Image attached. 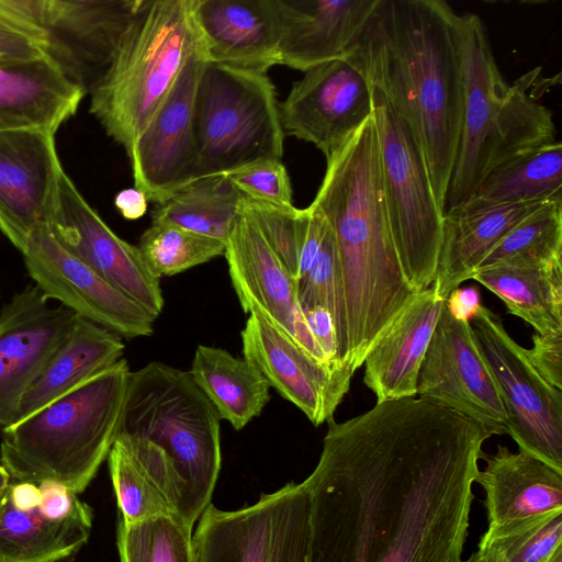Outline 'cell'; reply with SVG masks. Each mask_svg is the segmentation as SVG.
Returning a JSON list of instances; mask_svg holds the SVG:
<instances>
[{
  "label": "cell",
  "instance_id": "cell-14",
  "mask_svg": "<svg viewBox=\"0 0 562 562\" xmlns=\"http://www.w3.org/2000/svg\"><path fill=\"white\" fill-rule=\"evenodd\" d=\"M29 276L44 296L120 337L154 333L156 316L67 251L47 225L37 228L21 252Z\"/></svg>",
  "mask_w": 562,
  "mask_h": 562
},
{
  "label": "cell",
  "instance_id": "cell-46",
  "mask_svg": "<svg viewBox=\"0 0 562 562\" xmlns=\"http://www.w3.org/2000/svg\"><path fill=\"white\" fill-rule=\"evenodd\" d=\"M148 199L136 188L121 190L114 198V205L126 220H138L147 211Z\"/></svg>",
  "mask_w": 562,
  "mask_h": 562
},
{
  "label": "cell",
  "instance_id": "cell-1",
  "mask_svg": "<svg viewBox=\"0 0 562 562\" xmlns=\"http://www.w3.org/2000/svg\"><path fill=\"white\" fill-rule=\"evenodd\" d=\"M310 499L307 562H465L482 446L491 434L425 397L327 420Z\"/></svg>",
  "mask_w": 562,
  "mask_h": 562
},
{
  "label": "cell",
  "instance_id": "cell-27",
  "mask_svg": "<svg viewBox=\"0 0 562 562\" xmlns=\"http://www.w3.org/2000/svg\"><path fill=\"white\" fill-rule=\"evenodd\" d=\"M85 95L45 57L0 63V132L56 133L76 114Z\"/></svg>",
  "mask_w": 562,
  "mask_h": 562
},
{
  "label": "cell",
  "instance_id": "cell-19",
  "mask_svg": "<svg viewBox=\"0 0 562 562\" xmlns=\"http://www.w3.org/2000/svg\"><path fill=\"white\" fill-rule=\"evenodd\" d=\"M77 316L50 306L35 284H27L0 312V431L15 423L19 406Z\"/></svg>",
  "mask_w": 562,
  "mask_h": 562
},
{
  "label": "cell",
  "instance_id": "cell-48",
  "mask_svg": "<svg viewBox=\"0 0 562 562\" xmlns=\"http://www.w3.org/2000/svg\"><path fill=\"white\" fill-rule=\"evenodd\" d=\"M12 479L7 469L0 462V508L10 491Z\"/></svg>",
  "mask_w": 562,
  "mask_h": 562
},
{
  "label": "cell",
  "instance_id": "cell-37",
  "mask_svg": "<svg viewBox=\"0 0 562 562\" xmlns=\"http://www.w3.org/2000/svg\"><path fill=\"white\" fill-rule=\"evenodd\" d=\"M137 247L158 279L205 263L225 251V244L217 239L164 224H151Z\"/></svg>",
  "mask_w": 562,
  "mask_h": 562
},
{
  "label": "cell",
  "instance_id": "cell-18",
  "mask_svg": "<svg viewBox=\"0 0 562 562\" xmlns=\"http://www.w3.org/2000/svg\"><path fill=\"white\" fill-rule=\"evenodd\" d=\"M231 282L245 313L255 314L321 362L297 299L296 282L241 210L225 244Z\"/></svg>",
  "mask_w": 562,
  "mask_h": 562
},
{
  "label": "cell",
  "instance_id": "cell-29",
  "mask_svg": "<svg viewBox=\"0 0 562 562\" xmlns=\"http://www.w3.org/2000/svg\"><path fill=\"white\" fill-rule=\"evenodd\" d=\"M471 279L498 296L508 313L536 333L562 334V260L496 263L477 269Z\"/></svg>",
  "mask_w": 562,
  "mask_h": 562
},
{
  "label": "cell",
  "instance_id": "cell-41",
  "mask_svg": "<svg viewBox=\"0 0 562 562\" xmlns=\"http://www.w3.org/2000/svg\"><path fill=\"white\" fill-rule=\"evenodd\" d=\"M43 57L41 35L0 7V63Z\"/></svg>",
  "mask_w": 562,
  "mask_h": 562
},
{
  "label": "cell",
  "instance_id": "cell-21",
  "mask_svg": "<svg viewBox=\"0 0 562 562\" xmlns=\"http://www.w3.org/2000/svg\"><path fill=\"white\" fill-rule=\"evenodd\" d=\"M55 134L45 128L0 132V231L20 252L50 216L64 169Z\"/></svg>",
  "mask_w": 562,
  "mask_h": 562
},
{
  "label": "cell",
  "instance_id": "cell-36",
  "mask_svg": "<svg viewBox=\"0 0 562 562\" xmlns=\"http://www.w3.org/2000/svg\"><path fill=\"white\" fill-rule=\"evenodd\" d=\"M557 260H562V201L559 200L549 201L519 222L484 256L477 269L509 261Z\"/></svg>",
  "mask_w": 562,
  "mask_h": 562
},
{
  "label": "cell",
  "instance_id": "cell-13",
  "mask_svg": "<svg viewBox=\"0 0 562 562\" xmlns=\"http://www.w3.org/2000/svg\"><path fill=\"white\" fill-rule=\"evenodd\" d=\"M47 227L56 240L116 290L156 317L165 304L159 279L137 246L119 237L63 169Z\"/></svg>",
  "mask_w": 562,
  "mask_h": 562
},
{
  "label": "cell",
  "instance_id": "cell-38",
  "mask_svg": "<svg viewBox=\"0 0 562 562\" xmlns=\"http://www.w3.org/2000/svg\"><path fill=\"white\" fill-rule=\"evenodd\" d=\"M562 551V515L507 530L486 528L476 555L480 562H550Z\"/></svg>",
  "mask_w": 562,
  "mask_h": 562
},
{
  "label": "cell",
  "instance_id": "cell-20",
  "mask_svg": "<svg viewBox=\"0 0 562 562\" xmlns=\"http://www.w3.org/2000/svg\"><path fill=\"white\" fill-rule=\"evenodd\" d=\"M240 336L244 358L283 398L314 426L333 418L349 391L355 374L350 368L318 361L255 314H249Z\"/></svg>",
  "mask_w": 562,
  "mask_h": 562
},
{
  "label": "cell",
  "instance_id": "cell-47",
  "mask_svg": "<svg viewBox=\"0 0 562 562\" xmlns=\"http://www.w3.org/2000/svg\"><path fill=\"white\" fill-rule=\"evenodd\" d=\"M8 495L12 504L19 509L29 510L40 506L38 484L13 481Z\"/></svg>",
  "mask_w": 562,
  "mask_h": 562
},
{
  "label": "cell",
  "instance_id": "cell-30",
  "mask_svg": "<svg viewBox=\"0 0 562 562\" xmlns=\"http://www.w3.org/2000/svg\"><path fill=\"white\" fill-rule=\"evenodd\" d=\"M92 519L93 512L87 503L69 518L56 521L44 516L38 506L16 508L7 495L0 508V562L65 560L86 544Z\"/></svg>",
  "mask_w": 562,
  "mask_h": 562
},
{
  "label": "cell",
  "instance_id": "cell-34",
  "mask_svg": "<svg viewBox=\"0 0 562 562\" xmlns=\"http://www.w3.org/2000/svg\"><path fill=\"white\" fill-rule=\"evenodd\" d=\"M539 200H562V144L559 140L495 168L467 202L494 205Z\"/></svg>",
  "mask_w": 562,
  "mask_h": 562
},
{
  "label": "cell",
  "instance_id": "cell-4",
  "mask_svg": "<svg viewBox=\"0 0 562 562\" xmlns=\"http://www.w3.org/2000/svg\"><path fill=\"white\" fill-rule=\"evenodd\" d=\"M220 420L189 371L153 361L130 372L115 440L192 528L211 504L221 470Z\"/></svg>",
  "mask_w": 562,
  "mask_h": 562
},
{
  "label": "cell",
  "instance_id": "cell-35",
  "mask_svg": "<svg viewBox=\"0 0 562 562\" xmlns=\"http://www.w3.org/2000/svg\"><path fill=\"white\" fill-rule=\"evenodd\" d=\"M192 527L173 514L117 524L121 562H195Z\"/></svg>",
  "mask_w": 562,
  "mask_h": 562
},
{
  "label": "cell",
  "instance_id": "cell-6",
  "mask_svg": "<svg viewBox=\"0 0 562 562\" xmlns=\"http://www.w3.org/2000/svg\"><path fill=\"white\" fill-rule=\"evenodd\" d=\"M195 5L196 0H143L90 93V113L128 158L187 61L205 52Z\"/></svg>",
  "mask_w": 562,
  "mask_h": 562
},
{
  "label": "cell",
  "instance_id": "cell-39",
  "mask_svg": "<svg viewBox=\"0 0 562 562\" xmlns=\"http://www.w3.org/2000/svg\"><path fill=\"white\" fill-rule=\"evenodd\" d=\"M108 461L121 520L137 522L172 514L164 495L121 441H114Z\"/></svg>",
  "mask_w": 562,
  "mask_h": 562
},
{
  "label": "cell",
  "instance_id": "cell-24",
  "mask_svg": "<svg viewBox=\"0 0 562 562\" xmlns=\"http://www.w3.org/2000/svg\"><path fill=\"white\" fill-rule=\"evenodd\" d=\"M279 65L307 69L346 57L376 0H277Z\"/></svg>",
  "mask_w": 562,
  "mask_h": 562
},
{
  "label": "cell",
  "instance_id": "cell-15",
  "mask_svg": "<svg viewBox=\"0 0 562 562\" xmlns=\"http://www.w3.org/2000/svg\"><path fill=\"white\" fill-rule=\"evenodd\" d=\"M417 394L465 415L491 436L508 432L497 384L471 324L452 317L445 302L418 372Z\"/></svg>",
  "mask_w": 562,
  "mask_h": 562
},
{
  "label": "cell",
  "instance_id": "cell-28",
  "mask_svg": "<svg viewBox=\"0 0 562 562\" xmlns=\"http://www.w3.org/2000/svg\"><path fill=\"white\" fill-rule=\"evenodd\" d=\"M124 348L120 336L77 316L70 333L25 393L15 423L119 362Z\"/></svg>",
  "mask_w": 562,
  "mask_h": 562
},
{
  "label": "cell",
  "instance_id": "cell-2",
  "mask_svg": "<svg viewBox=\"0 0 562 562\" xmlns=\"http://www.w3.org/2000/svg\"><path fill=\"white\" fill-rule=\"evenodd\" d=\"M345 58L412 130L446 211L463 120L460 14L442 0H376Z\"/></svg>",
  "mask_w": 562,
  "mask_h": 562
},
{
  "label": "cell",
  "instance_id": "cell-5",
  "mask_svg": "<svg viewBox=\"0 0 562 562\" xmlns=\"http://www.w3.org/2000/svg\"><path fill=\"white\" fill-rule=\"evenodd\" d=\"M130 372L122 358L2 430L0 461L11 479L82 493L115 441Z\"/></svg>",
  "mask_w": 562,
  "mask_h": 562
},
{
  "label": "cell",
  "instance_id": "cell-50",
  "mask_svg": "<svg viewBox=\"0 0 562 562\" xmlns=\"http://www.w3.org/2000/svg\"><path fill=\"white\" fill-rule=\"evenodd\" d=\"M550 562H562V551L558 552Z\"/></svg>",
  "mask_w": 562,
  "mask_h": 562
},
{
  "label": "cell",
  "instance_id": "cell-42",
  "mask_svg": "<svg viewBox=\"0 0 562 562\" xmlns=\"http://www.w3.org/2000/svg\"><path fill=\"white\" fill-rule=\"evenodd\" d=\"M536 371L552 386L562 391V334L532 335V348L526 349Z\"/></svg>",
  "mask_w": 562,
  "mask_h": 562
},
{
  "label": "cell",
  "instance_id": "cell-32",
  "mask_svg": "<svg viewBox=\"0 0 562 562\" xmlns=\"http://www.w3.org/2000/svg\"><path fill=\"white\" fill-rule=\"evenodd\" d=\"M240 210L257 225L297 283L312 266L330 228L325 216L311 205L277 206L244 195Z\"/></svg>",
  "mask_w": 562,
  "mask_h": 562
},
{
  "label": "cell",
  "instance_id": "cell-40",
  "mask_svg": "<svg viewBox=\"0 0 562 562\" xmlns=\"http://www.w3.org/2000/svg\"><path fill=\"white\" fill-rule=\"evenodd\" d=\"M245 198L277 206H293L292 187L279 159H263L225 175Z\"/></svg>",
  "mask_w": 562,
  "mask_h": 562
},
{
  "label": "cell",
  "instance_id": "cell-8",
  "mask_svg": "<svg viewBox=\"0 0 562 562\" xmlns=\"http://www.w3.org/2000/svg\"><path fill=\"white\" fill-rule=\"evenodd\" d=\"M372 104L394 244L407 281L420 292L436 279L445 211L436 199L424 154L409 126L373 88Z\"/></svg>",
  "mask_w": 562,
  "mask_h": 562
},
{
  "label": "cell",
  "instance_id": "cell-45",
  "mask_svg": "<svg viewBox=\"0 0 562 562\" xmlns=\"http://www.w3.org/2000/svg\"><path fill=\"white\" fill-rule=\"evenodd\" d=\"M445 303L452 317L469 323L482 305L480 292L474 286L454 289Z\"/></svg>",
  "mask_w": 562,
  "mask_h": 562
},
{
  "label": "cell",
  "instance_id": "cell-31",
  "mask_svg": "<svg viewBox=\"0 0 562 562\" xmlns=\"http://www.w3.org/2000/svg\"><path fill=\"white\" fill-rule=\"evenodd\" d=\"M189 372L221 419L236 430L258 417L270 400L271 386L261 372L223 348L199 345Z\"/></svg>",
  "mask_w": 562,
  "mask_h": 562
},
{
  "label": "cell",
  "instance_id": "cell-25",
  "mask_svg": "<svg viewBox=\"0 0 562 562\" xmlns=\"http://www.w3.org/2000/svg\"><path fill=\"white\" fill-rule=\"evenodd\" d=\"M443 302L434 285L418 292L368 352L363 381L376 402L415 397Z\"/></svg>",
  "mask_w": 562,
  "mask_h": 562
},
{
  "label": "cell",
  "instance_id": "cell-3",
  "mask_svg": "<svg viewBox=\"0 0 562 562\" xmlns=\"http://www.w3.org/2000/svg\"><path fill=\"white\" fill-rule=\"evenodd\" d=\"M326 162L310 205L335 235L346 301V364L356 372L418 292L407 281L394 244L373 114Z\"/></svg>",
  "mask_w": 562,
  "mask_h": 562
},
{
  "label": "cell",
  "instance_id": "cell-11",
  "mask_svg": "<svg viewBox=\"0 0 562 562\" xmlns=\"http://www.w3.org/2000/svg\"><path fill=\"white\" fill-rule=\"evenodd\" d=\"M192 540L195 562H307V491L290 482L250 506L222 510L210 504Z\"/></svg>",
  "mask_w": 562,
  "mask_h": 562
},
{
  "label": "cell",
  "instance_id": "cell-12",
  "mask_svg": "<svg viewBox=\"0 0 562 562\" xmlns=\"http://www.w3.org/2000/svg\"><path fill=\"white\" fill-rule=\"evenodd\" d=\"M472 321L477 348L505 407L507 435L519 450L562 471V391L536 371L497 314L481 305Z\"/></svg>",
  "mask_w": 562,
  "mask_h": 562
},
{
  "label": "cell",
  "instance_id": "cell-43",
  "mask_svg": "<svg viewBox=\"0 0 562 562\" xmlns=\"http://www.w3.org/2000/svg\"><path fill=\"white\" fill-rule=\"evenodd\" d=\"M38 488L41 513L56 521L69 518L85 503L67 486L54 481H43L38 484Z\"/></svg>",
  "mask_w": 562,
  "mask_h": 562
},
{
  "label": "cell",
  "instance_id": "cell-16",
  "mask_svg": "<svg viewBox=\"0 0 562 562\" xmlns=\"http://www.w3.org/2000/svg\"><path fill=\"white\" fill-rule=\"evenodd\" d=\"M283 132L314 144L328 157L373 114L372 88L346 59L316 65L279 103Z\"/></svg>",
  "mask_w": 562,
  "mask_h": 562
},
{
  "label": "cell",
  "instance_id": "cell-17",
  "mask_svg": "<svg viewBox=\"0 0 562 562\" xmlns=\"http://www.w3.org/2000/svg\"><path fill=\"white\" fill-rule=\"evenodd\" d=\"M206 61L205 52L195 54L187 61L128 158L135 188L156 204L165 202L194 180V103Z\"/></svg>",
  "mask_w": 562,
  "mask_h": 562
},
{
  "label": "cell",
  "instance_id": "cell-10",
  "mask_svg": "<svg viewBox=\"0 0 562 562\" xmlns=\"http://www.w3.org/2000/svg\"><path fill=\"white\" fill-rule=\"evenodd\" d=\"M143 0H0V7L36 31L44 57L85 94L109 69Z\"/></svg>",
  "mask_w": 562,
  "mask_h": 562
},
{
  "label": "cell",
  "instance_id": "cell-26",
  "mask_svg": "<svg viewBox=\"0 0 562 562\" xmlns=\"http://www.w3.org/2000/svg\"><path fill=\"white\" fill-rule=\"evenodd\" d=\"M549 201L555 200L494 205L464 202L446 210L442 245L432 283L438 295L446 301L454 289L472 278L484 256L508 232Z\"/></svg>",
  "mask_w": 562,
  "mask_h": 562
},
{
  "label": "cell",
  "instance_id": "cell-22",
  "mask_svg": "<svg viewBox=\"0 0 562 562\" xmlns=\"http://www.w3.org/2000/svg\"><path fill=\"white\" fill-rule=\"evenodd\" d=\"M476 481L485 493L487 528L507 530L562 515V471L539 458L497 446Z\"/></svg>",
  "mask_w": 562,
  "mask_h": 562
},
{
  "label": "cell",
  "instance_id": "cell-9",
  "mask_svg": "<svg viewBox=\"0 0 562 562\" xmlns=\"http://www.w3.org/2000/svg\"><path fill=\"white\" fill-rule=\"evenodd\" d=\"M460 37L463 120L446 210L467 202L486 175L501 165L513 112L509 85L497 67L486 29L477 14L460 15Z\"/></svg>",
  "mask_w": 562,
  "mask_h": 562
},
{
  "label": "cell",
  "instance_id": "cell-49",
  "mask_svg": "<svg viewBox=\"0 0 562 562\" xmlns=\"http://www.w3.org/2000/svg\"><path fill=\"white\" fill-rule=\"evenodd\" d=\"M465 562H480L476 552H473L468 559H465Z\"/></svg>",
  "mask_w": 562,
  "mask_h": 562
},
{
  "label": "cell",
  "instance_id": "cell-23",
  "mask_svg": "<svg viewBox=\"0 0 562 562\" xmlns=\"http://www.w3.org/2000/svg\"><path fill=\"white\" fill-rule=\"evenodd\" d=\"M207 61L267 72L279 65L277 0H196Z\"/></svg>",
  "mask_w": 562,
  "mask_h": 562
},
{
  "label": "cell",
  "instance_id": "cell-44",
  "mask_svg": "<svg viewBox=\"0 0 562 562\" xmlns=\"http://www.w3.org/2000/svg\"><path fill=\"white\" fill-rule=\"evenodd\" d=\"M303 314L308 330L326 361L339 364L337 361V335L330 313L323 306H313L303 310Z\"/></svg>",
  "mask_w": 562,
  "mask_h": 562
},
{
  "label": "cell",
  "instance_id": "cell-33",
  "mask_svg": "<svg viewBox=\"0 0 562 562\" xmlns=\"http://www.w3.org/2000/svg\"><path fill=\"white\" fill-rule=\"evenodd\" d=\"M241 198L225 175L199 178L157 204L151 224L172 225L226 244Z\"/></svg>",
  "mask_w": 562,
  "mask_h": 562
},
{
  "label": "cell",
  "instance_id": "cell-7",
  "mask_svg": "<svg viewBox=\"0 0 562 562\" xmlns=\"http://www.w3.org/2000/svg\"><path fill=\"white\" fill-rule=\"evenodd\" d=\"M279 103L267 72L206 61L194 103V180L281 160L285 134Z\"/></svg>",
  "mask_w": 562,
  "mask_h": 562
}]
</instances>
